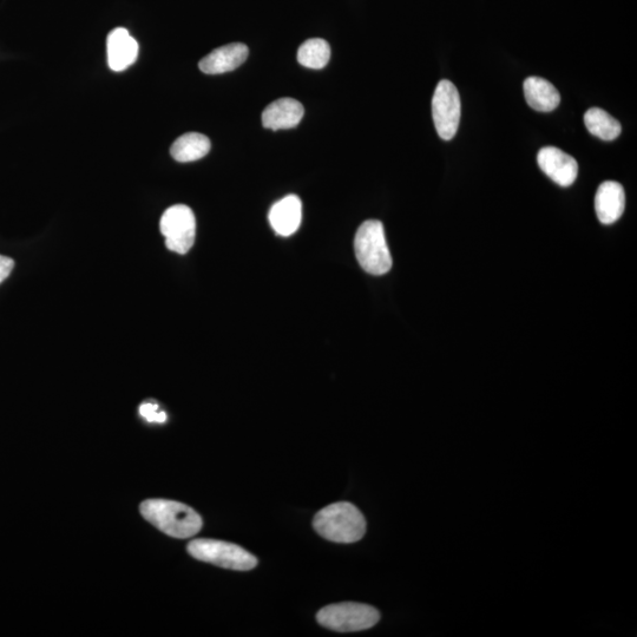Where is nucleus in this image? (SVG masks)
Instances as JSON below:
<instances>
[{
	"label": "nucleus",
	"mask_w": 637,
	"mask_h": 637,
	"mask_svg": "<svg viewBox=\"0 0 637 637\" xmlns=\"http://www.w3.org/2000/svg\"><path fill=\"white\" fill-rule=\"evenodd\" d=\"M141 514L162 533L174 538H189L200 533L202 518L197 512L175 501L148 499L141 504Z\"/></svg>",
	"instance_id": "nucleus-1"
},
{
	"label": "nucleus",
	"mask_w": 637,
	"mask_h": 637,
	"mask_svg": "<svg viewBox=\"0 0 637 637\" xmlns=\"http://www.w3.org/2000/svg\"><path fill=\"white\" fill-rule=\"evenodd\" d=\"M313 527L328 541L354 543L364 537L366 520L353 504L341 502L319 511L314 517Z\"/></svg>",
	"instance_id": "nucleus-2"
},
{
	"label": "nucleus",
	"mask_w": 637,
	"mask_h": 637,
	"mask_svg": "<svg viewBox=\"0 0 637 637\" xmlns=\"http://www.w3.org/2000/svg\"><path fill=\"white\" fill-rule=\"evenodd\" d=\"M354 251L366 273L379 277L390 272L392 256L382 222L369 220L359 227L354 239Z\"/></svg>",
	"instance_id": "nucleus-3"
},
{
	"label": "nucleus",
	"mask_w": 637,
	"mask_h": 637,
	"mask_svg": "<svg viewBox=\"0 0 637 637\" xmlns=\"http://www.w3.org/2000/svg\"><path fill=\"white\" fill-rule=\"evenodd\" d=\"M317 620L321 626L334 632H361L376 626L380 613L369 604L346 602L321 609Z\"/></svg>",
	"instance_id": "nucleus-4"
},
{
	"label": "nucleus",
	"mask_w": 637,
	"mask_h": 637,
	"mask_svg": "<svg viewBox=\"0 0 637 637\" xmlns=\"http://www.w3.org/2000/svg\"><path fill=\"white\" fill-rule=\"evenodd\" d=\"M188 553L196 560L225 569L247 571L254 569L258 564L256 557L239 545L207 538L190 542Z\"/></svg>",
	"instance_id": "nucleus-5"
},
{
	"label": "nucleus",
	"mask_w": 637,
	"mask_h": 637,
	"mask_svg": "<svg viewBox=\"0 0 637 637\" xmlns=\"http://www.w3.org/2000/svg\"><path fill=\"white\" fill-rule=\"evenodd\" d=\"M161 233L169 251L187 254L195 244L196 220L193 210L185 205H175L163 213Z\"/></svg>",
	"instance_id": "nucleus-6"
},
{
	"label": "nucleus",
	"mask_w": 637,
	"mask_h": 637,
	"mask_svg": "<svg viewBox=\"0 0 637 637\" xmlns=\"http://www.w3.org/2000/svg\"><path fill=\"white\" fill-rule=\"evenodd\" d=\"M462 104L456 85L448 80L438 83L432 98V117L439 137L450 141L461 122Z\"/></svg>",
	"instance_id": "nucleus-7"
},
{
	"label": "nucleus",
	"mask_w": 637,
	"mask_h": 637,
	"mask_svg": "<svg viewBox=\"0 0 637 637\" xmlns=\"http://www.w3.org/2000/svg\"><path fill=\"white\" fill-rule=\"evenodd\" d=\"M537 162L542 172L561 187L573 185L579 174V164L574 157L555 147L542 148Z\"/></svg>",
	"instance_id": "nucleus-8"
},
{
	"label": "nucleus",
	"mask_w": 637,
	"mask_h": 637,
	"mask_svg": "<svg viewBox=\"0 0 637 637\" xmlns=\"http://www.w3.org/2000/svg\"><path fill=\"white\" fill-rule=\"evenodd\" d=\"M139 49V43L127 29L111 31L107 39L109 68L115 72L127 70L139 57Z\"/></svg>",
	"instance_id": "nucleus-9"
},
{
	"label": "nucleus",
	"mask_w": 637,
	"mask_h": 637,
	"mask_svg": "<svg viewBox=\"0 0 637 637\" xmlns=\"http://www.w3.org/2000/svg\"><path fill=\"white\" fill-rule=\"evenodd\" d=\"M625 189L619 182L606 181L597 189L595 210L597 218L603 225H613L625 212Z\"/></svg>",
	"instance_id": "nucleus-10"
},
{
	"label": "nucleus",
	"mask_w": 637,
	"mask_h": 637,
	"mask_svg": "<svg viewBox=\"0 0 637 637\" xmlns=\"http://www.w3.org/2000/svg\"><path fill=\"white\" fill-rule=\"evenodd\" d=\"M249 50L247 45L232 43L216 49L201 59L199 68L207 75H220L238 69L246 62Z\"/></svg>",
	"instance_id": "nucleus-11"
},
{
	"label": "nucleus",
	"mask_w": 637,
	"mask_h": 637,
	"mask_svg": "<svg viewBox=\"0 0 637 637\" xmlns=\"http://www.w3.org/2000/svg\"><path fill=\"white\" fill-rule=\"evenodd\" d=\"M304 114V105L299 101L288 97L279 98L262 113V124L266 129L274 131L292 129L298 126Z\"/></svg>",
	"instance_id": "nucleus-12"
},
{
	"label": "nucleus",
	"mask_w": 637,
	"mask_h": 637,
	"mask_svg": "<svg viewBox=\"0 0 637 637\" xmlns=\"http://www.w3.org/2000/svg\"><path fill=\"white\" fill-rule=\"evenodd\" d=\"M274 232L291 236L298 231L302 220V203L297 195H288L274 203L268 214Z\"/></svg>",
	"instance_id": "nucleus-13"
},
{
	"label": "nucleus",
	"mask_w": 637,
	"mask_h": 637,
	"mask_svg": "<svg viewBox=\"0 0 637 637\" xmlns=\"http://www.w3.org/2000/svg\"><path fill=\"white\" fill-rule=\"evenodd\" d=\"M525 100L536 111L550 113L561 102V95L549 81L541 77H529L524 81Z\"/></svg>",
	"instance_id": "nucleus-14"
},
{
	"label": "nucleus",
	"mask_w": 637,
	"mask_h": 637,
	"mask_svg": "<svg viewBox=\"0 0 637 637\" xmlns=\"http://www.w3.org/2000/svg\"><path fill=\"white\" fill-rule=\"evenodd\" d=\"M212 147L208 137L199 133H188L177 139L170 154L177 162L188 163L203 159Z\"/></svg>",
	"instance_id": "nucleus-15"
},
{
	"label": "nucleus",
	"mask_w": 637,
	"mask_h": 637,
	"mask_svg": "<svg viewBox=\"0 0 637 637\" xmlns=\"http://www.w3.org/2000/svg\"><path fill=\"white\" fill-rule=\"evenodd\" d=\"M584 124L591 135L603 141H614L622 131L620 122L600 108L589 109L584 115Z\"/></svg>",
	"instance_id": "nucleus-16"
},
{
	"label": "nucleus",
	"mask_w": 637,
	"mask_h": 637,
	"mask_svg": "<svg viewBox=\"0 0 637 637\" xmlns=\"http://www.w3.org/2000/svg\"><path fill=\"white\" fill-rule=\"evenodd\" d=\"M330 58V44L321 38L308 39L298 51V62L308 69H324L330 62Z\"/></svg>",
	"instance_id": "nucleus-17"
},
{
	"label": "nucleus",
	"mask_w": 637,
	"mask_h": 637,
	"mask_svg": "<svg viewBox=\"0 0 637 637\" xmlns=\"http://www.w3.org/2000/svg\"><path fill=\"white\" fill-rule=\"evenodd\" d=\"M140 415L147 419L149 423H166L167 413L159 411V405L144 403L140 407Z\"/></svg>",
	"instance_id": "nucleus-18"
},
{
	"label": "nucleus",
	"mask_w": 637,
	"mask_h": 637,
	"mask_svg": "<svg viewBox=\"0 0 637 637\" xmlns=\"http://www.w3.org/2000/svg\"><path fill=\"white\" fill-rule=\"evenodd\" d=\"M13 267H15V261L8 256L0 255V284L9 278Z\"/></svg>",
	"instance_id": "nucleus-19"
}]
</instances>
